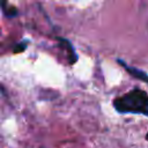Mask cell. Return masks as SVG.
<instances>
[{
    "label": "cell",
    "instance_id": "7a4b0ae2",
    "mask_svg": "<svg viewBox=\"0 0 148 148\" xmlns=\"http://www.w3.org/2000/svg\"><path fill=\"white\" fill-rule=\"evenodd\" d=\"M118 62H119L133 77H135V79H138V80H140V81H145V82L148 84V73H146V72H143V71H141V69H138V68H135V67H131V66H128L126 62H124L123 60H118Z\"/></svg>",
    "mask_w": 148,
    "mask_h": 148
},
{
    "label": "cell",
    "instance_id": "6da1fadb",
    "mask_svg": "<svg viewBox=\"0 0 148 148\" xmlns=\"http://www.w3.org/2000/svg\"><path fill=\"white\" fill-rule=\"evenodd\" d=\"M113 106L119 113H135L148 116V95L145 90L134 88L113 101Z\"/></svg>",
    "mask_w": 148,
    "mask_h": 148
},
{
    "label": "cell",
    "instance_id": "277c9868",
    "mask_svg": "<svg viewBox=\"0 0 148 148\" xmlns=\"http://www.w3.org/2000/svg\"><path fill=\"white\" fill-rule=\"evenodd\" d=\"M146 140H147V141H148V133H147V134H146Z\"/></svg>",
    "mask_w": 148,
    "mask_h": 148
},
{
    "label": "cell",
    "instance_id": "3957f363",
    "mask_svg": "<svg viewBox=\"0 0 148 148\" xmlns=\"http://www.w3.org/2000/svg\"><path fill=\"white\" fill-rule=\"evenodd\" d=\"M60 42H61L64 45H66L67 54H68V57H69V62H71V64H74V62L77 60V56H76V53H75V51H74V49H73V46H72L71 43H69L68 40H66V39H60Z\"/></svg>",
    "mask_w": 148,
    "mask_h": 148
}]
</instances>
